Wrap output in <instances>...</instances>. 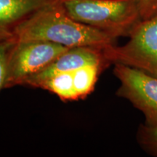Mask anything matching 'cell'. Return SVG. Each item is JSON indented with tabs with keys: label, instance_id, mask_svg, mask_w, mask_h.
Instances as JSON below:
<instances>
[{
	"label": "cell",
	"instance_id": "8992f818",
	"mask_svg": "<svg viewBox=\"0 0 157 157\" xmlns=\"http://www.w3.org/2000/svg\"><path fill=\"white\" fill-rule=\"evenodd\" d=\"M103 50V48L96 47L69 48L46 68L29 78L23 86L38 88L42 82L56 74L74 71L89 65H100L107 68L110 63L105 60Z\"/></svg>",
	"mask_w": 157,
	"mask_h": 157
},
{
	"label": "cell",
	"instance_id": "8fae6325",
	"mask_svg": "<svg viewBox=\"0 0 157 157\" xmlns=\"http://www.w3.org/2000/svg\"><path fill=\"white\" fill-rule=\"evenodd\" d=\"M17 42L15 35L0 38V92L5 89L9 60Z\"/></svg>",
	"mask_w": 157,
	"mask_h": 157
},
{
	"label": "cell",
	"instance_id": "9c48e42d",
	"mask_svg": "<svg viewBox=\"0 0 157 157\" xmlns=\"http://www.w3.org/2000/svg\"><path fill=\"white\" fill-rule=\"evenodd\" d=\"M105 68L100 65H89L74 71V87L78 100L84 99L93 91L99 75Z\"/></svg>",
	"mask_w": 157,
	"mask_h": 157
},
{
	"label": "cell",
	"instance_id": "6da1fadb",
	"mask_svg": "<svg viewBox=\"0 0 157 157\" xmlns=\"http://www.w3.org/2000/svg\"><path fill=\"white\" fill-rule=\"evenodd\" d=\"M62 2L39 10L20 25L14 34L17 41H47L68 48H104L116 44L117 39L112 36L70 17Z\"/></svg>",
	"mask_w": 157,
	"mask_h": 157
},
{
	"label": "cell",
	"instance_id": "7a4b0ae2",
	"mask_svg": "<svg viewBox=\"0 0 157 157\" xmlns=\"http://www.w3.org/2000/svg\"><path fill=\"white\" fill-rule=\"evenodd\" d=\"M70 17L113 38L129 37L142 20L138 0H63Z\"/></svg>",
	"mask_w": 157,
	"mask_h": 157
},
{
	"label": "cell",
	"instance_id": "52a82bcc",
	"mask_svg": "<svg viewBox=\"0 0 157 157\" xmlns=\"http://www.w3.org/2000/svg\"><path fill=\"white\" fill-rule=\"evenodd\" d=\"M61 0H0V38L14 35L39 10Z\"/></svg>",
	"mask_w": 157,
	"mask_h": 157
},
{
	"label": "cell",
	"instance_id": "5b68a950",
	"mask_svg": "<svg viewBox=\"0 0 157 157\" xmlns=\"http://www.w3.org/2000/svg\"><path fill=\"white\" fill-rule=\"evenodd\" d=\"M113 66V74L120 83L116 95L143 113L145 124L157 127V78L126 65Z\"/></svg>",
	"mask_w": 157,
	"mask_h": 157
},
{
	"label": "cell",
	"instance_id": "3957f363",
	"mask_svg": "<svg viewBox=\"0 0 157 157\" xmlns=\"http://www.w3.org/2000/svg\"><path fill=\"white\" fill-rule=\"evenodd\" d=\"M128 38L123 45L105 47L103 50L105 60L110 65H126L157 78V13L141 20Z\"/></svg>",
	"mask_w": 157,
	"mask_h": 157
},
{
	"label": "cell",
	"instance_id": "277c9868",
	"mask_svg": "<svg viewBox=\"0 0 157 157\" xmlns=\"http://www.w3.org/2000/svg\"><path fill=\"white\" fill-rule=\"evenodd\" d=\"M68 49L47 41H17L9 60L5 89L23 86Z\"/></svg>",
	"mask_w": 157,
	"mask_h": 157
},
{
	"label": "cell",
	"instance_id": "7c38bea8",
	"mask_svg": "<svg viewBox=\"0 0 157 157\" xmlns=\"http://www.w3.org/2000/svg\"><path fill=\"white\" fill-rule=\"evenodd\" d=\"M142 20L150 18L157 13V0H138Z\"/></svg>",
	"mask_w": 157,
	"mask_h": 157
},
{
	"label": "cell",
	"instance_id": "ba28073f",
	"mask_svg": "<svg viewBox=\"0 0 157 157\" xmlns=\"http://www.w3.org/2000/svg\"><path fill=\"white\" fill-rule=\"evenodd\" d=\"M38 88L48 90L55 94L63 101H73L78 100L74 87L73 71L56 74L42 82Z\"/></svg>",
	"mask_w": 157,
	"mask_h": 157
},
{
	"label": "cell",
	"instance_id": "30bf717a",
	"mask_svg": "<svg viewBox=\"0 0 157 157\" xmlns=\"http://www.w3.org/2000/svg\"><path fill=\"white\" fill-rule=\"evenodd\" d=\"M137 144L150 156L157 157V127H151L140 124L136 134Z\"/></svg>",
	"mask_w": 157,
	"mask_h": 157
}]
</instances>
